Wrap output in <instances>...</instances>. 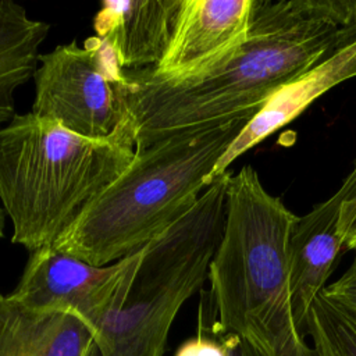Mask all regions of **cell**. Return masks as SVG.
Masks as SVG:
<instances>
[{"label": "cell", "instance_id": "cell-1", "mask_svg": "<svg viewBox=\"0 0 356 356\" xmlns=\"http://www.w3.org/2000/svg\"><path fill=\"white\" fill-rule=\"evenodd\" d=\"M356 40V0H253L245 42L185 79L127 72L135 150L165 136L256 114L284 83Z\"/></svg>", "mask_w": 356, "mask_h": 356}, {"label": "cell", "instance_id": "cell-2", "mask_svg": "<svg viewBox=\"0 0 356 356\" xmlns=\"http://www.w3.org/2000/svg\"><path fill=\"white\" fill-rule=\"evenodd\" d=\"M253 115L177 132L136 149L129 167L54 248L97 267L142 249L197 202L217 161Z\"/></svg>", "mask_w": 356, "mask_h": 356}, {"label": "cell", "instance_id": "cell-3", "mask_svg": "<svg viewBox=\"0 0 356 356\" xmlns=\"http://www.w3.org/2000/svg\"><path fill=\"white\" fill-rule=\"evenodd\" d=\"M134 157L128 118L108 138L89 139L32 111L15 114L0 128V200L11 242L29 253L54 246Z\"/></svg>", "mask_w": 356, "mask_h": 356}, {"label": "cell", "instance_id": "cell-4", "mask_svg": "<svg viewBox=\"0 0 356 356\" xmlns=\"http://www.w3.org/2000/svg\"><path fill=\"white\" fill-rule=\"evenodd\" d=\"M231 174L217 177L181 218L143 246L124 300L93 332L100 356H164L175 316L209 280Z\"/></svg>", "mask_w": 356, "mask_h": 356}, {"label": "cell", "instance_id": "cell-5", "mask_svg": "<svg viewBox=\"0 0 356 356\" xmlns=\"http://www.w3.org/2000/svg\"><path fill=\"white\" fill-rule=\"evenodd\" d=\"M296 217L267 192L252 165L231 174L224 231L209 268L214 320L199 317V328L242 334L293 312L288 241Z\"/></svg>", "mask_w": 356, "mask_h": 356}, {"label": "cell", "instance_id": "cell-6", "mask_svg": "<svg viewBox=\"0 0 356 356\" xmlns=\"http://www.w3.org/2000/svg\"><path fill=\"white\" fill-rule=\"evenodd\" d=\"M32 113L89 139H106L128 118L131 81L110 46L92 36L39 56Z\"/></svg>", "mask_w": 356, "mask_h": 356}, {"label": "cell", "instance_id": "cell-7", "mask_svg": "<svg viewBox=\"0 0 356 356\" xmlns=\"http://www.w3.org/2000/svg\"><path fill=\"white\" fill-rule=\"evenodd\" d=\"M142 249L97 267L54 246L42 248L29 254L19 282L8 296L35 312L72 314L93 334L124 300Z\"/></svg>", "mask_w": 356, "mask_h": 356}, {"label": "cell", "instance_id": "cell-8", "mask_svg": "<svg viewBox=\"0 0 356 356\" xmlns=\"http://www.w3.org/2000/svg\"><path fill=\"white\" fill-rule=\"evenodd\" d=\"M253 0H182L153 76L185 79L216 67L246 39Z\"/></svg>", "mask_w": 356, "mask_h": 356}, {"label": "cell", "instance_id": "cell-9", "mask_svg": "<svg viewBox=\"0 0 356 356\" xmlns=\"http://www.w3.org/2000/svg\"><path fill=\"white\" fill-rule=\"evenodd\" d=\"M356 76V40L316 63L278 88L249 120L217 161L209 184L228 171L245 152L299 117L314 100L334 86Z\"/></svg>", "mask_w": 356, "mask_h": 356}, {"label": "cell", "instance_id": "cell-10", "mask_svg": "<svg viewBox=\"0 0 356 356\" xmlns=\"http://www.w3.org/2000/svg\"><path fill=\"white\" fill-rule=\"evenodd\" d=\"M182 0H103L93 18L122 70L153 68L163 58Z\"/></svg>", "mask_w": 356, "mask_h": 356}, {"label": "cell", "instance_id": "cell-11", "mask_svg": "<svg viewBox=\"0 0 356 356\" xmlns=\"http://www.w3.org/2000/svg\"><path fill=\"white\" fill-rule=\"evenodd\" d=\"M339 202L330 196L305 216H298L289 234V281L293 314L306 332V318L313 300L328 285L343 241L338 234Z\"/></svg>", "mask_w": 356, "mask_h": 356}, {"label": "cell", "instance_id": "cell-12", "mask_svg": "<svg viewBox=\"0 0 356 356\" xmlns=\"http://www.w3.org/2000/svg\"><path fill=\"white\" fill-rule=\"evenodd\" d=\"M0 356H100L89 327L72 314L24 307L0 293Z\"/></svg>", "mask_w": 356, "mask_h": 356}, {"label": "cell", "instance_id": "cell-13", "mask_svg": "<svg viewBox=\"0 0 356 356\" xmlns=\"http://www.w3.org/2000/svg\"><path fill=\"white\" fill-rule=\"evenodd\" d=\"M49 31L47 22L31 18L21 4L0 0V128L17 114L15 92L33 78Z\"/></svg>", "mask_w": 356, "mask_h": 356}, {"label": "cell", "instance_id": "cell-14", "mask_svg": "<svg viewBox=\"0 0 356 356\" xmlns=\"http://www.w3.org/2000/svg\"><path fill=\"white\" fill-rule=\"evenodd\" d=\"M316 356H356V320L320 293L306 318Z\"/></svg>", "mask_w": 356, "mask_h": 356}, {"label": "cell", "instance_id": "cell-15", "mask_svg": "<svg viewBox=\"0 0 356 356\" xmlns=\"http://www.w3.org/2000/svg\"><path fill=\"white\" fill-rule=\"evenodd\" d=\"M323 295L356 320V256L345 273L324 288Z\"/></svg>", "mask_w": 356, "mask_h": 356}, {"label": "cell", "instance_id": "cell-16", "mask_svg": "<svg viewBox=\"0 0 356 356\" xmlns=\"http://www.w3.org/2000/svg\"><path fill=\"white\" fill-rule=\"evenodd\" d=\"M174 356H227V350L217 337L199 330L196 337L178 346Z\"/></svg>", "mask_w": 356, "mask_h": 356}, {"label": "cell", "instance_id": "cell-17", "mask_svg": "<svg viewBox=\"0 0 356 356\" xmlns=\"http://www.w3.org/2000/svg\"><path fill=\"white\" fill-rule=\"evenodd\" d=\"M202 330V328H199ZM206 331V330H203ZM209 332V331H206ZM214 337H217L221 343L224 345L225 350H227V356H264L252 342H249L246 338L234 334V332H228V334H213L209 332Z\"/></svg>", "mask_w": 356, "mask_h": 356}, {"label": "cell", "instance_id": "cell-18", "mask_svg": "<svg viewBox=\"0 0 356 356\" xmlns=\"http://www.w3.org/2000/svg\"><path fill=\"white\" fill-rule=\"evenodd\" d=\"M345 249L346 250H355L356 252V220L353 221L346 239H345Z\"/></svg>", "mask_w": 356, "mask_h": 356}, {"label": "cell", "instance_id": "cell-19", "mask_svg": "<svg viewBox=\"0 0 356 356\" xmlns=\"http://www.w3.org/2000/svg\"><path fill=\"white\" fill-rule=\"evenodd\" d=\"M6 210L3 209V206L0 204V239L4 238V227H6Z\"/></svg>", "mask_w": 356, "mask_h": 356}]
</instances>
